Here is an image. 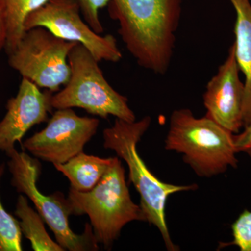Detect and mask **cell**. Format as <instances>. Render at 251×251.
<instances>
[{
  "label": "cell",
  "instance_id": "1",
  "mask_svg": "<svg viewBox=\"0 0 251 251\" xmlns=\"http://www.w3.org/2000/svg\"><path fill=\"white\" fill-rule=\"evenodd\" d=\"M108 7L137 63L155 74H166L174 52L181 0H110Z\"/></svg>",
  "mask_w": 251,
  "mask_h": 251
},
{
  "label": "cell",
  "instance_id": "2",
  "mask_svg": "<svg viewBox=\"0 0 251 251\" xmlns=\"http://www.w3.org/2000/svg\"><path fill=\"white\" fill-rule=\"evenodd\" d=\"M150 116L139 121L126 122L116 118L111 127L103 130V146L113 150L128 168V181L140 195V204L146 222L159 231L166 249L179 251L172 240L166 219L168 198L175 193L195 191L197 184L175 185L163 182L151 173L138 153V144L151 125Z\"/></svg>",
  "mask_w": 251,
  "mask_h": 251
},
{
  "label": "cell",
  "instance_id": "3",
  "mask_svg": "<svg viewBox=\"0 0 251 251\" xmlns=\"http://www.w3.org/2000/svg\"><path fill=\"white\" fill-rule=\"evenodd\" d=\"M234 135L207 117L198 118L189 109H177L170 118L165 149L182 155L199 177L210 178L237 168Z\"/></svg>",
  "mask_w": 251,
  "mask_h": 251
},
{
  "label": "cell",
  "instance_id": "4",
  "mask_svg": "<svg viewBox=\"0 0 251 251\" xmlns=\"http://www.w3.org/2000/svg\"><path fill=\"white\" fill-rule=\"evenodd\" d=\"M67 198L73 215L88 216L96 240L106 249L112 247L126 225L146 222L141 206L132 201L125 168L117 157L92 190L80 192L70 188Z\"/></svg>",
  "mask_w": 251,
  "mask_h": 251
},
{
  "label": "cell",
  "instance_id": "5",
  "mask_svg": "<svg viewBox=\"0 0 251 251\" xmlns=\"http://www.w3.org/2000/svg\"><path fill=\"white\" fill-rule=\"evenodd\" d=\"M68 59L70 78L62 90L51 96L52 108H78L103 119L112 115L126 122L136 120L128 99L108 83L99 61L85 46L77 43Z\"/></svg>",
  "mask_w": 251,
  "mask_h": 251
},
{
  "label": "cell",
  "instance_id": "6",
  "mask_svg": "<svg viewBox=\"0 0 251 251\" xmlns=\"http://www.w3.org/2000/svg\"><path fill=\"white\" fill-rule=\"evenodd\" d=\"M9 158V171L12 175L11 184L16 191L29 198L36 211L53 232L57 242L69 251H98L92 226L87 224L84 233L77 234L71 229L69 218L73 215L68 198L60 192L45 196L37 187L41 166L38 158L12 148L5 151Z\"/></svg>",
  "mask_w": 251,
  "mask_h": 251
},
{
  "label": "cell",
  "instance_id": "7",
  "mask_svg": "<svg viewBox=\"0 0 251 251\" xmlns=\"http://www.w3.org/2000/svg\"><path fill=\"white\" fill-rule=\"evenodd\" d=\"M76 44L57 37L46 28H31L9 54V64L23 78L56 93L70 78L68 58Z\"/></svg>",
  "mask_w": 251,
  "mask_h": 251
},
{
  "label": "cell",
  "instance_id": "8",
  "mask_svg": "<svg viewBox=\"0 0 251 251\" xmlns=\"http://www.w3.org/2000/svg\"><path fill=\"white\" fill-rule=\"evenodd\" d=\"M85 21L81 18L77 0H49L27 16L24 29L26 31L36 27L46 28L57 37L82 44L99 62H120L122 54L116 39L110 34L102 36L95 32Z\"/></svg>",
  "mask_w": 251,
  "mask_h": 251
},
{
  "label": "cell",
  "instance_id": "9",
  "mask_svg": "<svg viewBox=\"0 0 251 251\" xmlns=\"http://www.w3.org/2000/svg\"><path fill=\"white\" fill-rule=\"evenodd\" d=\"M99 123L98 119L78 116L72 108L58 109L46 128L27 138L23 148L38 159L62 164L83 151Z\"/></svg>",
  "mask_w": 251,
  "mask_h": 251
},
{
  "label": "cell",
  "instance_id": "10",
  "mask_svg": "<svg viewBox=\"0 0 251 251\" xmlns=\"http://www.w3.org/2000/svg\"><path fill=\"white\" fill-rule=\"evenodd\" d=\"M239 72L232 44L227 58L209 81L203 94L205 116L233 134L244 126L245 86Z\"/></svg>",
  "mask_w": 251,
  "mask_h": 251
},
{
  "label": "cell",
  "instance_id": "11",
  "mask_svg": "<svg viewBox=\"0 0 251 251\" xmlns=\"http://www.w3.org/2000/svg\"><path fill=\"white\" fill-rule=\"evenodd\" d=\"M52 92H41L39 87L23 78L16 97L8 100L6 113L0 122V151L15 148L21 143L26 133L34 126L47 121L52 112Z\"/></svg>",
  "mask_w": 251,
  "mask_h": 251
},
{
  "label": "cell",
  "instance_id": "12",
  "mask_svg": "<svg viewBox=\"0 0 251 251\" xmlns=\"http://www.w3.org/2000/svg\"><path fill=\"white\" fill-rule=\"evenodd\" d=\"M229 1L236 11L233 44L236 59L245 77L244 122L246 126L251 122V4L250 0Z\"/></svg>",
  "mask_w": 251,
  "mask_h": 251
},
{
  "label": "cell",
  "instance_id": "13",
  "mask_svg": "<svg viewBox=\"0 0 251 251\" xmlns=\"http://www.w3.org/2000/svg\"><path fill=\"white\" fill-rule=\"evenodd\" d=\"M113 160L114 157L100 158L82 151L66 163L54 166L69 180L71 188L80 192H87L98 184Z\"/></svg>",
  "mask_w": 251,
  "mask_h": 251
},
{
  "label": "cell",
  "instance_id": "14",
  "mask_svg": "<svg viewBox=\"0 0 251 251\" xmlns=\"http://www.w3.org/2000/svg\"><path fill=\"white\" fill-rule=\"evenodd\" d=\"M15 215L19 219L21 231L31 243L35 251H64L65 249L50 237L44 226V220L40 214L28 204L24 195L18 196Z\"/></svg>",
  "mask_w": 251,
  "mask_h": 251
},
{
  "label": "cell",
  "instance_id": "15",
  "mask_svg": "<svg viewBox=\"0 0 251 251\" xmlns=\"http://www.w3.org/2000/svg\"><path fill=\"white\" fill-rule=\"evenodd\" d=\"M49 0H3L7 16L8 35L6 49L12 52L24 36V23L33 11L44 6Z\"/></svg>",
  "mask_w": 251,
  "mask_h": 251
},
{
  "label": "cell",
  "instance_id": "16",
  "mask_svg": "<svg viewBox=\"0 0 251 251\" xmlns=\"http://www.w3.org/2000/svg\"><path fill=\"white\" fill-rule=\"evenodd\" d=\"M6 165L0 164V187ZM22 231L19 221L6 211L1 202L0 193V251H21Z\"/></svg>",
  "mask_w": 251,
  "mask_h": 251
},
{
  "label": "cell",
  "instance_id": "17",
  "mask_svg": "<svg viewBox=\"0 0 251 251\" xmlns=\"http://www.w3.org/2000/svg\"><path fill=\"white\" fill-rule=\"evenodd\" d=\"M233 240L229 243H221L220 249L236 246L241 251H251V211L245 209L238 216L232 225Z\"/></svg>",
  "mask_w": 251,
  "mask_h": 251
},
{
  "label": "cell",
  "instance_id": "18",
  "mask_svg": "<svg viewBox=\"0 0 251 251\" xmlns=\"http://www.w3.org/2000/svg\"><path fill=\"white\" fill-rule=\"evenodd\" d=\"M80 4L81 13L85 22L95 32L101 34L104 31L99 18V11L108 6L110 0H77Z\"/></svg>",
  "mask_w": 251,
  "mask_h": 251
},
{
  "label": "cell",
  "instance_id": "19",
  "mask_svg": "<svg viewBox=\"0 0 251 251\" xmlns=\"http://www.w3.org/2000/svg\"><path fill=\"white\" fill-rule=\"evenodd\" d=\"M242 133L234 135L237 152H243L251 158V122L244 127Z\"/></svg>",
  "mask_w": 251,
  "mask_h": 251
},
{
  "label": "cell",
  "instance_id": "20",
  "mask_svg": "<svg viewBox=\"0 0 251 251\" xmlns=\"http://www.w3.org/2000/svg\"><path fill=\"white\" fill-rule=\"evenodd\" d=\"M7 35V16L6 8L3 0H0V52L6 47Z\"/></svg>",
  "mask_w": 251,
  "mask_h": 251
}]
</instances>
